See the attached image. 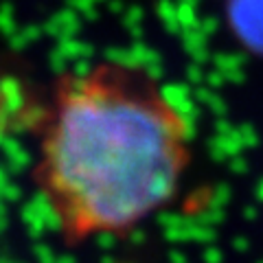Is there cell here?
I'll list each match as a JSON object with an SVG mask.
<instances>
[{
  "label": "cell",
  "instance_id": "ba28073f",
  "mask_svg": "<svg viewBox=\"0 0 263 263\" xmlns=\"http://www.w3.org/2000/svg\"><path fill=\"white\" fill-rule=\"evenodd\" d=\"M209 152H211V158H213V160H217V162L230 160V158H228V154L224 152V147H221V143H219V138H217V136L213 138V141H209Z\"/></svg>",
  "mask_w": 263,
  "mask_h": 263
},
{
  "label": "cell",
  "instance_id": "52a82bcc",
  "mask_svg": "<svg viewBox=\"0 0 263 263\" xmlns=\"http://www.w3.org/2000/svg\"><path fill=\"white\" fill-rule=\"evenodd\" d=\"M197 97H200L206 105H211V110L215 112V114H224V112H226V105H224V101H221V99L213 97V95H209V92H204V90H200V92H197Z\"/></svg>",
  "mask_w": 263,
  "mask_h": 263
},
{
  "label": "cell",
  "instance_id": "8fae6325",
  "mask_svg": "<svg viewBox=\"0 0 263 263\" xmlns=\"http://www.w3.org/2000/svg\"><path fill=\"white\" fill-rule=\"evenodd\" d=\"M114 235L117 233H99V246H101L103 250H110L114 243Z\"/></svg>",
  "mask_w": 263,
  "mask_h": 263
},
{
  "label": "cell",
  "instance_id": "3957f363",
  "mask_svg": "<svg viewBox=\"0 0 263 263\" xmlns=\"http://www.w3.org/2000/svg\"><path fill=\"white\" fill-rule=\"evenodd\" d=\"M195 224H202V226H213L215 228L221 219H224V209H217V206H206L202 211H197V215H193Z\"/></svg>",
  "mask_w": 263,
  "mask_h": 263
},
{
  "label": "cell",
  "instance_id": "9a60e30c",
  "mask_svg": "<svg viewBox=\"0 0 263 263\" xmlns=\"http://www.w3.org/2000/svg\"><path fill=\"white\" fill-rule=\"evenodd\" d=\"M169 263H186L184 252H180V250H171V252H169Z\"/></svg>",
  "mask_w": 263,
  "mask_h": 263
},
{
  "label": "cell",
  "instance_id": "5bb4252c",
  "mask_svg": "<svg viewBox=\"0 0 263 263\" xmlns=\"http://www.w3.org/2000/svg\"><path fill=\"white\" fill-rule=\"evenodd\" d=\"M233 246H235V250L243 252V250H248V248H250V241L246 239V237H237V239L233 241Z\"/></svg>",
  "mask_w": 263,
  "mask_h": 263
},
{
  "label": "cell",
  "instance_id": "e0dca14e",
  "mask_svg": "<svg viewBox=\"0 0 263 263\" xmlns=\"http://www.w3.org/2000/svg\"><path fill=\"white\" fill-rule=\"evenodd\" d=\"M132 233V230H129ZM132 239H134L136 243H141V241H145V233H141V230H134V233H132Z\"/></svg>",
  "mask_w": 263,
  "mask_h": 263
},
{
  "label": "cell",
  "instance_id": "277c9868",
  "mask_svg": "<svg viewBox=\"0 0 263 263\" xmlns=\"http://www.w3.org/2000/svg\"><path fill=\"white\" fill-rule=\"evenodd\" d=\"M189 221H191V217L189 215H178V213H171V211H164L158 215V224L162 230H169V228H182L186 226Z\"/></svg>",
  "mask_w": 263,
  "mask_h": 263
},
{
  "label": "cell",
  "instance_id": "30bf717a",
  "mask_svg": "<svg viewBox=\"0 0 263 263\" xmlns=\"http://www.w3.org/2000/svg\"><path fill=\"white\" fill-rule=\"evenodd\" d=\"M202 259H204V263H221L224 261V254H221V250L217 248V246H206Z\"/></svg>",
  "mask_w": 263,
  "mask_h": 263
},
{
  "label": "cell",
  "instance_id": "9c48e42d",
  "mask_svg": "<svg viewBox=\"0 0 263 263\" xmlns=\"http://www.w3.org/2000/svg\"><path fill=\"white\" fill-rule=\"evenodd\" d=\"M228 167H230V171H233V174L241 176V174H246V171H248V160H246L241 154H239V156H233V158L228 160Z\"/></svg>",
  "mask_w": 263,
  "mask_h": 263
},
{
  "label": "cell",
  "instance_id": "ac0fdd59",
  "mask_svg": "<svg viewBox=\"0 0 263 263\" xmlns=\"http://www.w3.org/2000/svg\"><path fill=\"white\" fill-rule=\"evenodd\" d=\"M257 200H259V202H263V178L257 182Z\"/></svg>",
  "mask_w": 263,
  "mask_h": 263
},
{
  "label": "cell",
  "instance_id": "7a4b0ae2",
  "mask_svg": "<svg viewBox=\"0 0 263 263\" xmlns=\"http://www.w3.org/2000/svg\"><path fill=\"white\" fill-rule=\"evenodd\" d=\"M226 20L237 42L263 57V0H226Z\"/></svg>",
  "mask_w": 263,
  "mask_h": 263
},
{
  "label": "cell",
  "instance_id": "7c38bea8",
  "mask_svg": "<svg viewBox=\"0 0 263 263\" xmlns=\"http://www.w3.org/2000/svg\"><path fill=\"white\" fill-rule=\"evenodd\" d=\"M235 127L230 125L228 121H224V119H219L217 123H215V134H219V136H226V134H230Z\"/></svg>",
  "mask_w": 263,
  "mask_h": 263
},
{
  "label": "cell",
  "instance_id": "5b68a950",
  "mask_svg": "<svg viewBox=\"0 0 263 263\" xmlns=\"http://www.w3.org/2000/svg\"><path fill=\"white\" fill-rule=\"evenodd\" d=\"M230 186L228 184H217L211 189V195H209V206H217V209H224L228 206L230 202Z\"/></svg>",
  "mask_w": 263,
  "mask_h": 263
},
{
  "label": "cell",
  "instance_id": "2e32d148",
  "mask_svg": "<svg viewBox=\"0 0 263 263\" xmlns=\"http://www.w3.org/2000/svg\"><path fill=\"white\" fill-rule=\"evenodd\" d=\"M243 217L254 219V217H257V209H254V206H246V209H243Z\"/></svg>",
  "mask_w": 263,
  "mask_h": 263
},
{
  "label": "cell",
  "instance_id": "4fadbf2b",
  "mask_svg": "<svg viewBox=\"0 0 263 263\" xmlns=\"http://www.w3.org/2000/svg\"><path fill=\"white\" fill-rule=\"evenodd\" d=\"M37 254H40V259H42V263H55L53 252L48 250L46 246H37Z\"/></svg>",
  "mask_w": 263,
  "mask_h": 263
},
{
  "label": "cell",
  "instance_id": "8992f818",
  "mask_svg": "<svg viewBox=\"0 0 263 263\" xmlns=\"http://www.w3.org/2000/svg\"><path fill=\"white\" fill-rule=\"evenodd\" d=\"M239 134L243 138V145L246 147H257L259 145V134H257V129H254L250 123H243V125L239 127Z\"/></svg>",
  "mask_w": 263,
  "mask_h": 263
},
{
  "label": "cell",
  "instance_id": "d6986e66",
  "mask_svg": "<svg viewBox=\"0 0 263 263\" xmlns=\"http://www.w3.org/2000/svg\"><path fill=\"white\" fill-rule=\"evenodd\" d=\"M55 263H75V259L72 257H62V259H57Z\"/></svg>",
  "mask_w": 263,
  "mask_h": 263
},
{
  "label": "cell",
  "instance_id": "6da1fadb",
  "mask_svg": "<svg viewBox=\"0 0 263 263\" xmlns=\"http://www.w3.org/2000/svg\"><path fill=\"white\" fill-rule=\"evenodd\" d=\"M186 143L184 117L145 68L108 60L60 79L35 180L68 241L125 235L174 197Z\"/></svg>",
  "mask_w": 263,
  "mask_h": 263
}]
</instances>
